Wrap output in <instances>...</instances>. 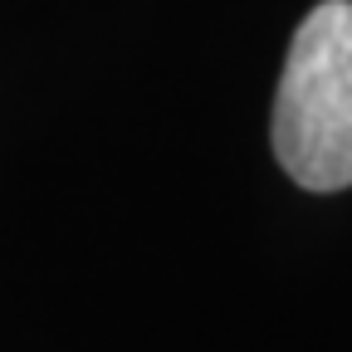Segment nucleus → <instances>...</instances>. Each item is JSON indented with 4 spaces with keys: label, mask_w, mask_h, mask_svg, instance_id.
I'll return each mask as SVG.
<instances>
[{
    "label": "nucleus",
    "mask_w": 352,
    "mask_h": 352,
    "mask_svg": "<svg viewBox=\"0 0 352 352\" xmlns=\"http://www.w3.org/2000/svg\"><path fill=\"white\" fill-rule=\"evenodd\" d=\"M270 132L303 191L352 186V0H323L298 20Z\"/></svg>",
    "instance_id": "nucleus-1"
}]
</instances>
